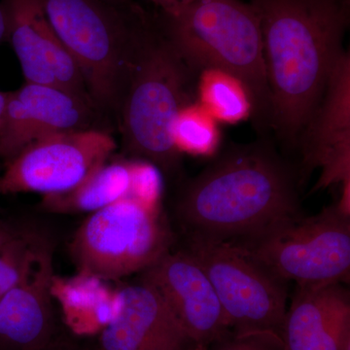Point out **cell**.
Instances as JSON below:
<instances>
[{
    "instance_id": "cell-1",
    "label": "cell",
    "mask_w": 350,
    "mask_h": 350,
    "mask_svg": "<svg viewBox=\"0 0 350 350\" xmlns=\"http://www.w3.org/2000/svg\"><path fill=\"white\" fill-rule=\"evenodd\" d=\"M298 170L267 138L234 145L182 189L175 214L185 241L234 243L303 215Z\"/></svg>"
},
{
    "instance_id": "cell-2",
    "label": "cell",
    "mask_w": 350,
    "mask_h": 350,
    "mask_svg": "<svg viewBox=\"0 0 350 350\" xmlns=\"http://www.w3.org/2000/svg\"><path fill=\"white\" fill-rule=\"evenodd\" d=\"M261 25L271 126L298 147L345 49L349 0H250Z\"/></svg>"
},
{
    "instance_id": "cell-3",
    "label": "cell",
    "mask_w": 350,
    "mask_h": 350,
    "mask_svg": "<svg viewBox=\"0 0 350 350\" xmlns=\"http://www.w3.org/2000/svg\"><path fill=\"white\" fill-rule=\"evenodd\" d=\"M157 29L189 68L216 69L243 83L252 100L255 126L271 130V100L261 25L243 0H195L161 11Z\"/></svg>"
},
{
    "instance_id": "cell-4",
    "label": "cell",
    "mask_w": 350,
    "mask_h": 350,
    "mask_svg": "<svg viewBox=\"0 0 350 350\" xmlns=\"http://www.w3.org/2000/svg\"><path fill=\"white\" fill-rule=\"evenodd\" d=\"M194 72L152 23L138 46L118 110L124 147L133 159L176 174L181 153L172 139L177 115L196 100Z\"/></svg>"
},
{
    "instance_id": "cell-5",
    "label": "cell",
    "mask_w": 350,
    "mask_h": 350,
    "mask_svg": "<svg viewBox=\"0 0 350 350\" xmlns=\"http://www.w3.org/2000/svg\"><path fill=\"white\" fill-rule=\"evenodd\" d=\"M98 109H118L133 57L152 24L137 5L41 0Z\"/></svg>"
},
{
    "instance_id": "cell-6",
    "label": "cell",
    "mask_w": 350,
    "mask_h": 350,
    "mask_svg": "<svg viewBox=\"0 0 350 350\" xmlns=\"http://www.w3.org/2000/svg\"><path fill=\"white\" fill-rule=\"evenodd\" d=\"M174 243L162 202L129 196L89 214L71 239L69 252L78 275L118 282L148 269Z\"/></svg>"
},
{
    "instance_id": "cell-7",
    "label": "cell",
    "mask_w": 350,
    "mask_h": 350,
    "mask_svg": "<svg viewBox=\"0 0 350 350\" xmlns=\"http://www.w3.org/2000/svg\"><path fill=\"white\" fill-rule=\"evenodd\" d=\"M247 251L288 283L319 284L350 280V207L336 204L300 215L252 238L231 243Z\"/></svg>"
},
{
    "instance_id": "cell-8",
    "label": "cell",
    "mask_w": 350,
    "mask_h": 350,
    "mask_svg": "<svg viewBox=\"0 0 350 350\" xmlns=\"http://www.w3.org/2000/svg\"><path fill=\"white\" fill-rule=\"evenodd\" d=\"M202 265L234 334L269 333L282 338L288 282L234 244L185 241L182 246Z\"/></svg>"
},
{
    "instance_id": "cell-9",
    "label": "cell",
    "mask_w": 350,
    "mask_h": 350,
    "mask_svg": "<svg viewBox=\"0 0 350 350\" xmlns=\"http://www.w3.org/2000/svg\"><path fill=\"white\" fill-rule=\"evenodd\" d=\"M117 147L114 137L98 128L43 138L5 162L0 196L68 192L110 160Z\"/></svg>"
},
{
    "instance_id": "cell-10",
    "label": "cell",
    "mask_w": 350,
    "mask_h": 350,
    "mask_svg": "<svg viewBox=\"0 0 350 350\" xmlns=\"http://www.w3.org/2000/svg\"><path fill=\"white\" fill-rule=\"evenodd\" d=\"M93 101L53 85L27 83L8 92L0 133V158L5 162L43 138L94 129Z\"/></svg>"
},
{
    "instance_id": "cell-11",
    "label": "cell",
    "mask_w": 350,
    "mask_h": 350,
    "mask_svg": "<svg viewBox=\"0 0 350 350\" xmlns=\"http://www.w3.org/2000/svg\"><path fill=\"white\" fill-rule=\"evenodd\" d=\"M301 182L321 169L312 192L350 183V56L344 51L334 66L323 96L299 140Z\"/></svg>"
},
{
    "instance_id": "cell-12",
    "label": "cell",
    "mask_w": 350,
    "mask_h": 350,
    "mask_svg": "<svg viewBox=\"0 0 350 350\" xmlns=\"http://www.w3.org/2000/svg\"><path fill=\"white\" fill-rule=\"evenodd\" d=\"M162 296L186 334L211 347L229 332L224 310L202 265L183 247L172 250L140 273Z\"/></svg>"
},
{
    "instance_id": "cell-13",
    "label": "cell",
    "mask_w": 350,
    "mask_h": 350,
    "mask_svg": "<svg viewBox=\"0 0 350 350\" xmlns=\"http://www.w3.org/2000/svg\"><path fill=\"white\" fill-rule=\"evenodd\" d=\"M6 38L25 82L64 88L92 100L79 68L51 25L41 0H1ZM93 101V100H92Z\"/></svg>"
},
{
    "instance_id": "cell-14",
    "label": "cell",
    "mask_w": 350,
    "mask_h": 350,
    "mask_svg": "<svg viewBox=\"0 0 350 350\" xmlns=\"http://www.w3.org/2000/svg\"><path fill=\"white\" fill-rule=\"evenodd\" d=\"M155 288L142 278L115 291V312L98 336V350H197Z\"/></svg>"
},
{
    "instance_id": "cell-15",
    "label": "cell",
    "mask_w": 350,
    "mask_h": 350,
    "mask_svg": "<svg viewBox=\"0 0 350 350\" xmlns=\"http://www.w3.org/2000/svg\"><path fill=\"white\" fill-rule=\"evenodd\" d=\"M54 278L47 238L22 280L0 299V350H39L56 338Z\"/></svg>"
},
{
    "instance_id": "cell-16",
    "label": "cell",
    "mask_w": 350,
    "mask_h": 350,
    "mask_svg": "<svg viewBox=\"0 0 350 350\" xmlns=\"http://www.w3.org/2000/svg\"><path fill=\"white\" fill-rule=\"evenodd\" d=\"M345 285L296 284L283 322L284 350H350V292Z\"/></svg>"
},
{
    "instance_id": "cell-17",
    "label": "cell",
    "mask_w": 350,
    "mask_h": 350,
    "mask_svg": "<svg viewBox=\"0 0 350 350\" xmlns=\"http://www.w3.org/2000/svg\"><path fill=\"white\" fill-rule=\"evenodd\" d=\"M131 160L110 159L72 190L42 197L41 208L55 214H91L131 196Z\"/></svg>"
},
{
    "instance_id": "cell-18",
    "label": "cell",
    "mask_w": 350,
    "mask_h": 350,
    "mask_svg": "<svg viewBox=\"0 0 350 350\" xmlns=\"http://www.w3.org/2000/svg\"><path fill=\"white\" fill-rule=\"evenodd\" d=\"M196 85V101L216 121L236 124L252 117L250 94L234 76L206 69L198 75Z\"/></svg>"
},
{
    "instance_id": "cell-19",
    "label": "cell",
    "mask_w": 350,
    "mask_h": 350,
    "mask_svg": "<svg viewBox=\"0 0 350 350\" xmlns=\"http://www.w3.org/2000/svg\"><path fill=\"white\" fill-rule=\"evenodd\" d=\"M172 139L181 154L213 155L220 144L218 122L197 101H192L182 107L177 115L172 128Z\"/></svg>"
},
{
    "instance_id": "cell-20",
    "label": "cell",
    "mask_w": 350,
    "mask_h": 350,
    "mask_svg": "<svg viewBox=\"0 0 350 350\" xmlns=\"http://www.w3.org/2000/svg\"><path fill=\"white\" fill-rule=\"evenodd\" d=\"M46 239L38 230L19 226L0 244V299L22 280Z\"/></svg>"
},
{
    "instance_id": "cell-21",
    "label": "cell",
    "mask_w": 350,
    "mask_h": 350,
    "mask_svg": "<svg viewBox=\"0 0 350 350\" xmlns=\"http://www.w3.org/2000/svg\"><path fill=\"white\" fill-rule=\"evenodd\" d=\"M211 347L213 350H284L280 336L269 332L234 334L229 331Z\"/></svg>"
},
{
    "instance_id": "cell-22",
    "label": "cell",
    "mask_w": 350,
    "mask_h": 350,
    "mask_svg": "<svg viewBox=\"0 0 350 350\" xmlns=\"http://www.w3.org/2000/svg\"><path fill=\"white\" fill-rule=\"evenodd\" d=\"M149 1L153 2L157 7L161 9V11H163L186 5L195 0H149Z\"/></svg>"
},
{
    "instance_id": "cell-23",
    "label": "cell",
    "mask_w": 350,
    "mask_h": 350,
    "mask_svg": "<svg viewBox=\"0 0 350 350\" xmlns=\"http://www.w3.org/2000/svg\"><path fill=\"white\" fill-rule=\"evenodd\" d=\"M18 228H19V226L11 224V223L0 219V244L3 243L6 239L13 236L14 232L17 231Z\"/></svg>"
},
{
    "instance_id": "cell-24",
    "label": "cell",
    "mask_w": 350,
    "mask_h": 350,
    "mask_svg": "<svg viewBox=\"0 0 350 350\" xmlns=\"http://www.w3.org/2000/svg\"><path fill=\"white\" fill-rule=\"evenodd\" d=\"M39 350H83L80 347H76L72 344H69L68 342L57 340V337L50 342L49 345H46L45 347Z\"/></svg>"
},
{
    "instance_id": "cell-25",
    "label": "cell",
    "mask_w": 350,
    "mask_h": 350,
    "mask_svg": "<svg viewBox=\"0 0 350 350\" xmlns=\"http://www.w3.org/2000/svg\"><path fill=\"white\" fill-rule=\"evenodd\" d=\"M7 96H8V92L0 91V133H1L2 125H3Z\"/></svg>"
},
{
    "instance_id": "cell-26",
    "label": "cell",
    "mask_w": 350,
    "mask_h": 350,
    "mask_svg": "<svg viewBox=\"0 0 350 350\" xmlns=\"http://www.w3.org/2000/svg\"><path fill=\"white\" fill-rule=\"evenodd\" d=\"M6 38V23L5 16H4L3 8H2L1 1H0V43L5 40Z\"/></svg>"
},
{
    "instance_id": "cell-27",
    "label": "cell",
    "mask_w": 350,
    "mask_h": 350,
    "mask_svg": "<svg viewBox=\"0 0 350 350\" xmlns=\"http://www.w3.org/2000/svg\"><path fill=\"white\" fill-rule=\"evenodd\" d=\"M105 1L120 6L133 7L137 5V4L133 2V0H105Z\"/></svg>"
},
{
    "instance_id": "cell-28",
    "label": "cell",
    "mask_w": 350,
    "mask_h": 350,
    "mask_svg": "<svg viewBox=\"0 0 350 350\" xmlns=\"http://www.w3.org/2000/svg\"><path fill=\"white\" fill-rule=\"evenodd\" d=\"M197 350H207L206 349H204V347H200V349H198Z\"/></svg>"
}]
</instances>
